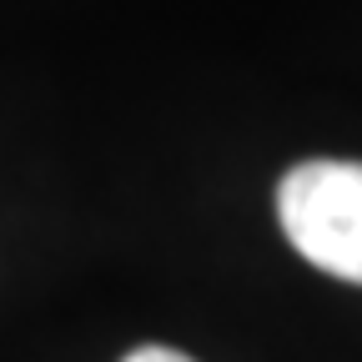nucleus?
I'll return each mask as SVG.
<instances>
[{"label":"nucleus","mask_w":362,"mask_h":362,"mask_svg":"<svg viewBox=\"0 0 362 362\" xmlns=\"http://www.w3.org/2000/svg\"><path fill=\"white\" fill-rule=\"evenodd\" d=\"M277 221L317 272L362 287V161H297L277 187Z\"/></svg>","instance_id":"1"},{"label":"nucleus","mask_w":362,"mask_h":362,"mask_svg":"<svg viewBox=\"0 0 362 362\" xmlns=\"http://www.w3.org/2000/svg\"><path fill=\"white\" fill-rule=\"evenodd\" d=\"M121 362H197V357H187V352H176V347L151 342V347H136V352H126Z\"/></svg>","instance_id":"2"}]
</instances>
